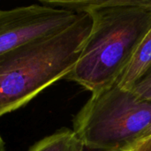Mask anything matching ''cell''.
<instances>
[{
    "label": "cell",
    "instance_id": "6da1fadb",
    "mask_svg": "<svg viewBox=\"0 0 151 151\" xmlns=\"http://www.w3.org/2000/svg\"><path fill=\"white\" fill-rule=\"evenodd\" d=\"M40 4L91 17L82 52L65 79L92 94L117 82L151 27V0H40Z\"/></svg>",
    "mask_w": 151,
    "mask_h": 151
},
{
    "label": "cell",
    "instance_id": "7a4b0ae2",
    "mask_svg": "<svg viewBox=\"0 0 151 151\" xmlns=\"http://www.w3.org/2000/svg\"><path fill=\"white\" fill-rule=\"evenodd\" d=\"M86 12L62 31L0 56V117L14 111L64 79L76 65L91 30Z\"/></svg>",
    "mask_w": 151,
    "mask_h": 151
},
{
    "label": "cell",
    "instance_id": "3957f363",
    "mask_svg": "<svg viewBox=\"0 0 151 151\" xmlns=\"http://www.w3.org/2000/svg\"><path fill=\"white\" fill-rule=\"evenodd\" d=\"M151 122V102L117 82L93 93L73 119V131L89 151H125Z\"/></svg>",
    "mask_w": 151,
    "mask_h": 151
},
{
    "label": "cell",
    "instance_id": "277c9868",
    "mask_svg": "<svg viewBox=\"0 0 151 151\" xmlns=\"http://www.w3.org/2000/svg\"><path fill=\"white\" fill-rule=\"evenodd\" d=\"M79 16L80 13L42 4L0 10V56L28 42L62 31Z\"/></svg>",
    "mask_w": 151,
    "mask_h": 151
},
{
    "label": "cell",
    "instance_id": "5b68a950",
    "mask_svg": "<svg viewBox=\"0 0 151 151\" xmlns=\"http://www.w3.org/2000/svg\"><path fill=\"white\" fill-rule=\"evenodd\" d=\"M151 67V27L136 49L128 65L117 81V84L131 90L134 85Z\"/></svg>",
    "mask_w": 151,
    "mask_h": 151
},
{
    "label": "cell",
    "instance_id": "8992f818",
    "mask_svg": "<svg viewBox=\"0 0 151 151\" xmlns=\"http://www.w3.org/2000/svg\"><path fill=\"white\" fill-rule=\"evenodd\" d=\"M84 147L74 132L68 128H62L48 135L28 151H83Z\"/></svg>",
    "mask_w": 151,
    "mask_h": 151
},
{
    "label": "cell",
    "instance_id": "52a82bcc",
    "mask_svg": "<svg viewBox=\"0 0 151 151\" xmlns=\"http://www.w3.org/2000/svg\"><path fill=\"white\" fill-rule=\"evenodd\" d=\"M139 98L151 102V67L131 89Z\"/></svg>",
    "mask_w": 151,
    "mask_h": 151
},
{
    "label": "cell",
    "instance_id": "ba28073f",
    "mask_svg": "<svg viewBox=\"0 0 151 151\" xmlns=\"http://www.w3.org/2000/svg\"><path fill=\"white\" fill-rule=\"evenodd\" d=\"M125 151H151V136L137 141Z\"/></svg>",
    "mask_w": 151,
    "mask_h": 151
},
{
    "label": "cell",
    "instance_id": "9c48e42d",
    "mask_svg": "<svg viewBox=\"0 0 151 151\" xmlns=\"http://www.w3.org/2000/svg\"><path fill=\"white\" fill-rule=\"evenodd\" d=\"M149 136H151V122L150 123V125L147 127V128L144 130V132L142 133V136H141V138L139 139V140H141V139H143V138H146V137H149ZM138 140V141H139ZM134 145V144H133Z\"/></svg>",
    "mask_w": 151,
    "mask_h": 151
},
{
    "label": "cell",
    "instance_id": "30bf717a",
    "mask_svg": "<svg viewBox=\"0 0 151 151\" xmlns=\"http://www.w3.org/2000/svg\"><path fill=\"white\" fill-rule=\"evenodd\" d=\"M0 151H5V144L1 136H0Z\"/></svg>",
    "mask_w": 151,
    "mask_h": 151
}]
</instances>
